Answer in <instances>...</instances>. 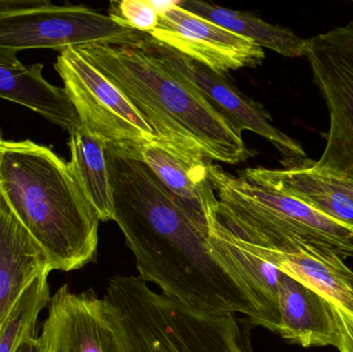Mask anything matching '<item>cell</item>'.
<instances>
[{"label":"cell","instance_id":"obj_10","mask_svg":"<svg viewBox=\"0 0 353 352\" xmlns=\"http://www.w3.org/2000/svg\"><path fill=\"white\" fill-rule=\"evenodd\" d=\"M159 8L157 26L147 34L212 72L224 74L263 63L265 51L251 39L181 8L176 1Z\"/></svg>","mask_w":353,"mask_h":352},{"label":"cell","instance_id":"obj_4","mask_svg":"<svg viewBox=\"0 0 353 352\" xmlns=\"http://www.w3.org/2000/svg\"><path fill=\"white\" fill-rule=\"evenodd\" d=\"M120 352H253L248 320L197 311L153 291L140 277L110 280Z\"/></svg>","mask_w":353,"mask_h":352},{"label":"cell","instance_id":"obj_16","mask_svg":"<svg viewBox=\"0 0 353 352\" xmlns=\"http://www.w3.org/2000/svg\"><path fill=\"white\" fill-rule=\"evenodd\" d=\"M43 64L25 65L17 52L0 47V99L23 105L70 132L80 124L64 88L50 84Z\"/></svg>","mask_w":353,"mask_h":352},{"label":"cell","instance_id":"obj_11","mask_svg":"<svg viewBox=\"0 0 353 352\" xmlns=\"http://www.w3.org/2000/svg\"><path fill=\"white\" fill-rule=\"evenodd\" d=\"M39 339L43 352H119L117 312L93 289L63 285L50 300Z\"/></svg>","mask_w":353,"mask_h":352},{"label":"cell","instance_id":"obj_13","mask_svg":"<svg viewBox=\"0 0 353 352\" xmlns=\"http://www.w3.org/2000/svg\"><path fill=\"white\" fill-rule=\"evenodd\" d=\"M281 163V169L256 167L239 174L249 181L296 198L321 214L353 229L352 200L315 167L313 159L285 157Z\"/></svg>","mask_w":353,"mask_h":352},{"label":"cell","instance_id":"obj_1","mask_svg":"<svg viewBox=\"0 0 353 352\" xmlns=\"http://www.w3.org/2000/svg\"><path fill=\"white\" fill-rule=\"evenodd\" d=\"M115 222L136 258L139 277L183 305L211 314H243L275 333L244 280L203 235L137 153L107 146Z\"/></svg>","mask_w":353,"mask_h":352},{"label":"cell","instance_id":"obj_3","mask_svg":"<svg viewBox=\"0 0 353 352\" xmlns=\"http://www.w3.org/2000/svg\"><path fill=\"white\" fill-rule=\"evenodd\" d=\"M0 194L47 258L52 271L94 262L99 219L70 163L30 140L3 141Z\"/></svg>","mask_w":353,"mask_h":352},{"label":"cell","instance_id":"obj_9","mask_svg":"<svg viewBox=\"0 0 353 352\" xmlns=\"http://www.w3.org/2000/svg\"><path fill=\"white\" fill-rule=\"evenodd\" d=\"M138 43L161 65L194 88L242 132L250 130L259 134L285 157H307L300 142L278 130L263 105L241 92L224 74L212 72L203 64L155 41L147 33Z\"/></svg>","mask_w":353,"mask_h":352},{"label":"cell","instance_id":"obj_24","mask_svg":"<svg viewBox=\"0 0 353 352\" xmlns=\"http://www.w3.org/2000/svg\"><path fill=\"white\" fill-rule=\"evenodd\" d=\"M323 175L329 177L353 202V180L337 177V176L327 175V174H323Z\"/></svg>","mask_w":353,"mask_h":352},{"label":"cell","instance_id":"obj_26","mask_svg":"<svg viewBox=\"0 0 353 352\" xmlns=\"http://www.w3.org/2000/svg\"><path fill=\"white\" fill-rule=\"evenodd\" d=\"M2 143H3V140H2L1 134H0V147H1Z\"/></svg>","mask_w":353,"mask_h":352},{"label":"cell","instance_id":"obj_14","mask_svg":"<svg viewBox=\"0 0 353 352\" xmlns=\"http://www.w3.org/2000/svg\"><path fill=\"white\" fill-rule=\"evenodd\" d=\"M280 327L278 335L302 347L340 344L334 303L305 283L280 272L278 282Z\"/></svg>","mask_w":353,"mask_h":352},{"label":"cell","instance_id":"obj_7","mask_svg":"<svg viewBox=\"0 0 353 352\" xmlns=\"http://www.w3.org/2000/svg\"><path fill=\"white\" fill-rule=\"evenodd\" d=\"M54 66L80 123L107 146L139 153L159 142L128 97L76 47L59 53Z\"/></svg>","mask_w":353,"mask_h":352},{"label":"cell","instance_id":"obj_8","mask_svg":"<svg viewBox=\"0 0 353 352\" xmlns=\"http://www.w3.org/2000/svg\"><path fill=\"white\" fill-rule=\"evenodd\" d=\"M306 57L330 116L321 173L353 180V22L308 39Z\"/></svg>","mask_w":353,"mask_h":352},{"label":"cell","instance_id":"obj_15","mask_svg":"<svg viewBox=\"0 0 353 352\" xmlns=\"http://www.w3.org/2000/svg\"><path fill=\"white\" fill-rule=\"evenodd\" d=\"M51 272L43 250L0 194V329L32 281Z\"/></svg>","mask_w":353,"mask_h":352},{"label":"cell","instance_id":"obj_20","mask_svg":"<svg viewBox=\"0 0 353 352\" xmlns=\"http://www.w3.org/2000/svg\"><path fill=\"white\" fill-rule=\"evenodd\" d=\"M178 6L222 28L254 41L285 57L306 56L308 39H302L288 27L270 24L252 12H239L201 0L176 1Z\"/></svg>","mask_w":353,"mask_h":352},{"label":"cell","instance_id":"obj_19","mask_svg":"<svg viewBox=\"0 0 353 352\" xmlns=\"http://www.w3.org/2000/svg\"><path fill=\"white\" fill-rule=\"evenodd\" d=\"M70 167L99 221L115 220L107 145L82 124L70 132Z\"/></svg>","mask_w":353,"mask_h":352},{"label":"cell","instance_id":"obj_22","mask_svg":"<svg viewBox=\"0 0 353 352\" xmlns=\"http://www.w3.org/2000/svg\"><path fill=\"white\" fill-rule=\"evenodd\" d=\"M109 17L115 22L143 33H149L157 26L159 6L150 0H123L110 3Z\"/></svg>","mask_w":353,"mask_h":352},{"label":"cell","instance_id":"obj_17","mask_svg":"<svg viewBox=\"0 0 353 352\" xmlns=\"http://www.w3.org/2000/svg\"><path fill=\"white\" fill-rule=\"evenodd\" d=\"M245 244L280 272L312 287L353 314V271L339 256L311 246L271 250Z\"/></svg>","mask_w":353,"mask_h":352},{"label":"cell","instance_id":"obj_2","mask_svg":"<svg viewBox=\"0 0 353 352\" xmlns=\"http://www.w3.org/2000/svg\"><path fill=\"white\" fill-rule=\"evenodd\" d=\"M76 48L128 97L169 150L190 161L228 165L254 154L234 122L139 43Z\"/></svg>","mask_w":353,"mask_h":352},{"label":"cell","instance_id":"obj_5","mask_svg":"<svg viewBox=\"0 0 353 352\" xmlns=\"http://www.w3.org/2000/svg\"><path fill=\"white\" fill-rule=\"evenodd\" d=\"M217 192L215 217L245 243L271 250L311 246L342 260L353 258V229L292 196L208 163Z\"/></svg>","mask_w":353,"mask_h":352},{"label":"cell","instance_id":"obj_18","mask_svg":"<svg viewBox=\"0 0 353 352\" xmlns=\"http://www.w3.org/2000/svg\"><path fill=\"white\" fill-rule=\"evenodd\" d=\"M208 241L215 256L234 271L256 296L278 334L280 327L278 300L280 271L259 258L244 242L230 234L216 219L215 213L209 221Z\"/></svg>","mask_w":353,"mask_h":352},{"label":"cell","instance_id":"obj_25","mask_svg":"<svg viewBox=\"0 0 353 352\" xmlns=\"http://www.w3.org/2000/svg\"><path fill=\"white\" fill-rule=\"evenodd\" d=\"M16 352H43L41 339L37 337H31L19 346Z\"/></svg>","mask_w":353,"mask_h":352},{"label":"cell","instance_id":"obj_6","mask_svg":"<svg viewBox=\"0 0 353 352\" xmlns=\"http://www.w3.org/2000/svg\"><path fill=\"white\" fill-rule=\"evenodd\" d=\"M146 33L81 4L48 0H0V47L50 49L61 53L85 45H132Z\"/></svg>","mask_w":353,"mask_h":352},{"label":"cell","instance_id":"obj_21","mask_svg":"<svg viewBox=\"0 0 353 352\" xmlns=\"http://www.w3.org/2000/svg\"><path fill=\"white\" fill-rule=\"evenodd\" d=\"M50 273L35 278L0 329V352H16L27 339L35 337V327L41 310L49 306Z\"/></svg>","mask_w":353,"mask_h":352},{"label":"cell","instance_id":"obj_23","mask_svg":"<svg viewBox=\"0 0 353 352\" xmlns=\"http://www.w3.org/2000/svg\"><path fill=\"white\" fill-rule=\"evenodd\" d=\"M334 307L340 330L338 349L341 352H353V314L336 304H334Z\"/></svg>","mask_w":353,"mask_h":352},{"label":"cell","instance_id":"obj_12","mask_svg":"<svg viewBox=\"0 0 353 352\" xmlns=\"http://www.w3.org/2000/svg\"><path fill=\"white\" fill-rule=\"evenodd\" d=\"M138 154L191 222L208 237L209 221L218 206L208 171L210 161L184 158L159 142L142 147Z\"/></svg>","mask_w":353,"mask_h":352}]
</instances>
